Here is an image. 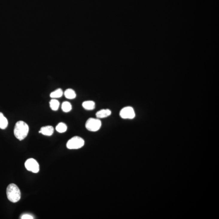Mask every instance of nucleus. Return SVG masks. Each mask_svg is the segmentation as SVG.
<instances>
[{
    "mask_svg": "<svg viewBox=\"0 0 219 219\" xmlns=\"http://www.w3.org/2000/svg\"><path fill=\"white\" fill-rule=\"evenodd\" d=\"M7 196L8 199L11 202L15 203L20 200L21 193L20 189L16 184L11 183L7 188Z\"/></svg>",
    "mask_w": 219,
    "mask_h": 219,
    "instance_id": "nucleus-2",
    "label": "nucleus"
},
{
    "mask_svg": "<svg viewBox=\"0 0 219 219\" xmlns=\"http://www.w3.org/2000/svg\"><path fill=\"white\" fill-rule=\"evenodd\" d=\"M62 110L65 112H68L72 110V106L70 103L68 101H64L62 103L61 106Z\"/></svg>",
    "mask_w": 219,
    "mask_h": 219,
    "instance_id": "nucleus-15",
    "label": "nucleus"
},
{
    "mask_svg": "<svg viewBox=\"0 0 219 219\" xmlns=\"http://www.w3.org/2000/svg\"><path fill=\"white\" fill-rule=\"evenodd\" d=\"M111 111L108 109H101L97 112L96 113V116L98 118H102L109 117L111 115Z\"/></svg>",
    "mask_w": 219,
    "mask_h": 219,
    "instance_id": "nucleus-8",
    "label": "nucleus"
},
{
    "mask_svg": "<svg viewBox=\"0 0 219 219\" xmlns=\"http://www.w3.org/2000/svg\"><path fill=\"white\" fill-rule=\"evenodd\" d=\"M84 139L79 136L73 137L69 139L67 142V147L69 149H80L84 146Z\"/></svg>",
    "mask_w": 219,
    "mask_h": 219,
    "instance_id": "nucleus-3",
    "label": "nucleus"
},
{
    "mask_svg": "<svg viewBox=\"0 0 219 219\" xmlns=\"http://www.w3.org/2000/svg\"><path fill=\"white\" fill-rule=\"evenodd\" d=\"M64 95L66 98L71 100L75 98L76 96L75 91L71 89H68L66 90L64 92Z\"/></svg>",
    "mask_w": 219,
    "mask_h": 219,
    "instance_id": "nucleus-11",
    "label": "nucleus"
},
{
    "mask_svg": "<svg viewBox=\"0 0 219 219\" xmlns=\"http://www.w3.org/2000/svg\"><path fill=\"white\" fill-rule=\"evenodd\" d=\"M8 125L7 119L2 112H0V129L4 130L7 127Z\"/></svg>",
    "mask_w": 219,
    "mask_h": 219,
    "instance_id": "nucleus-9",
    "label": "nucleus"
},
{
    "mask_svg": "<svg viewBox=\"0 0 219 219\" xmlns=\"http://www.w3.org/2000/svg\"><path fill=\"white\" fill-rule=\"evenodd\" d=\"M54 131V130L53 127L49 125V126L43 127L41 128L39 132V133H42L44 135L51 136L53 134Z\"/></svg>",
    "mask_w": 219,
    "mask_h": 219,
    "instance_id": "nucleus-7",
    "label": "nucleus"
},
{
    "mask_svg": "<svg viewBox=\"0 0 219 219\" xmlns=\"http://www.w3.org/2000/svg\"><path fill=\"white\" fill-rule=\"evenodd\" d=\"M25 165L26 169L29 171L35 173L39 171V164L35 159L33 158L27 159L25 162Z\"/></svg>",
    "mask_w": 219,
    "mask_h": 219,
    "instance_id": "nucleus-5",
    "label": "nucleus"
},
{
    "mask_svg": "<svg viewBox=\"0 0 219 219\" xmlns=\"http://www.w3.org/2000/svg\"><path fill=\"white\" fill-rule=\"evenodd\" d=\"M121 118L124 119H133L135 117V112L132 107H124L121 110L119 113Z\"/></svg>",
    "mask_w": 219,
    "mask_h": 219,
    "instance_id": "nucleus-6",
    "label": "nucleus"
},
{
    "mask_svg": "<svg viewBox=\"0 0 219 219\" xmlns=\"http://www.w3.org/2000/svg\"><path fill=\"white\" fill-rule=\"evenodd\" d=\"M34 217L29 214H24L21 217L22 219H33Z\"/></svg>",
    "mask_w": 219,
    "mask_h": 219,
    "instance_id": "nucleus-16",
    "label": "nucleus"
},
{
    "mask_svg": "<svg viewBox=\"0 0 219 219\" xmlns=\"http://www.w3.org/2000/svg\"><path fill=\"white\" fill-rule=\"evenodd\" d=\"M56 130L59 133H64L67 131V125L63 123H59L56 127Z\"/></svg>",
    "mask_w": 219,
    "mask_h": 219,
    "instance_id": "nucleus-14",
    "label": "nucleus"
},
{
    "mask_svg": "<svg viewBox=\"0 0 219 219\" xmlns=\"http://www.w3.org/2000/svg\"><path fill=\"white\" fill-rule=\"evenodd\" d=\"M82 106L86 110H93L95 108V104L93 101H86L83 103Z\"/></svg>",
    "mask_w": 219,
    "mask_h": 219,
    "instance_id": "nucleus-10",
    "label": "nucleus"
},
{
    "mask_svg": "<svg viewBox=\"0 0 219 219\" xmlns=\"http://www.w3.org/2000/svg\"><path fill=\"white\" fill-rule=\"evenodd\" d=\"M101 126V121L99 118H90L86 121L85 127L88 130L95 132L98 131Z\"/></svg>",
    "mask_w": 219,
    "mask_h": 219,
    "instance_id": "nucleus-4",
    "label": "nucleus"
},
{
    "mask_svg": "<svg viewBox=\"0 0 219 219\" xmlns=\"http://www.w3.org/2000/svg\"><path fill=\"white\" fill-rule=\"evenodd\" d=\"M50 107L54 111H57L59 109L60 103L56 99H52L50 101Z\"/></svg>",
    "mask_w": 219,
    "mask_h": 219,
    "instance_id": "nucleus-12",
    "label": "nucleus"
},
{
    "mask_svg": "<svg viewBox=\"0 0 219 219\" xmlns=\"http://www.w3.org/2000/svg\"><path fill=\"white\" fill-rule=\"evenodd\" d=\"M63 95V91L61 89H58L52 92L50 94V96L53 98H60Z\"/></svg>",
    "mask_w": 219,
    "mask_h": 219,
    "instance_id": "nucleus-13",
    "label": "nucleus"
},
{
    "mask_svg": "<svg viewBox=\"0 0 219 219\" xmlns=\"http://www.w3.org/2000/svg\"><path fill=\"white\" fill-rule=\"evenodd\" d=\"M29 131L28 125L23 121H20L16 123L14 129V134L20 141H22L27 136Z\"/></svg>",
    "mask_w": 219,
    "mask_h": 219,
    "instance_id": "nucleus-1",
    "label": "nucleus"
}]
</instances>
